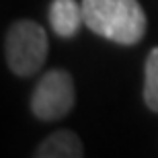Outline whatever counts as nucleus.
Wrapping results in <instances>:
<instances>
[{"instance_id":"nucleus-1","label":"nucleus","mask_w":158,"mask_h":158,"mask_svg":"<svg viewBox=\"0 0 158 158\" xmlns=\"http://www.w3.org/2000/svg\"><path fill=\"white\" fill-rule=\"evenodd\" d=\"M84 25L97 35L135 45L146 35V15L138 0H82Z\"/></svg>"},{"instance_id":"nucleus-2","label":"nucleus","mask_w":158,"mask_h":158,"mask_svg":"<svg viewBox=\"0 0 158 158\" xmlns=\"http://www.w3.org/2000/svg\"><path fill=\"white\" fill-rule=\"evenodd\" d=\"M47 49H49L47 33L35 21L29 19L17 21L6 31V64L17 76L27 78L37 74L47 60Z\"/></svg>"},{"instance_id":"nucleus-3","label":"nucleus","mask_w":158,"mask_h":158,"mask_svg":"<svg viewBox=\"0 0 158 158\" xmlns=\"http://www.w3.org/2000/svg\"><path fill=\"white\" fill-rule=\"evenodd\" d=\"M76 103L74 80L66 70H49L37 82L31 97V111L41 121H58Z\"/></svg>"},{"instance_id":"nucleus-4","label":"nucleus","mask_w":158,"mask_h":158,"mask_svg":"<svg viewBox=\"0 0 158 158\" xmlns=\"http://www.w3.org/2000/svg\"><path fill=\"white\" fill-rule=\"evenodd\" d=\"M33 158H84L82 140L70 129H60L39 144Z\"/></svg>"},{"instance_id":"nucleus-5","label":"nucleus","mask_w":158,"mask_h":158,"mask_svg":"<svg viewBox=\"0 0 158 158\" xmlns=\"http://www.w3.org/2000/svg\"><path fill=\"white\" fill-rule=\"evenodd\" d=\"M49 23L56 35L60 37H74L84 23L82 4L78 6L76 0H53L49 6Z\"/></svg>"},{"instance_id":"nucleus-6","label":"nucleus","mask_w":158,"mask_h":158,"mask_svg":"<svg viewBox=\"0 0 158 158\" xmlns=\"http://www.w3.org/2000/svg\"><path fill=\"white\" fill-rule=\"evenodd\" d=\"M144 101L150 111L158 113V47L148 53L144 66Z\"/></svg>"}]
</instances>
